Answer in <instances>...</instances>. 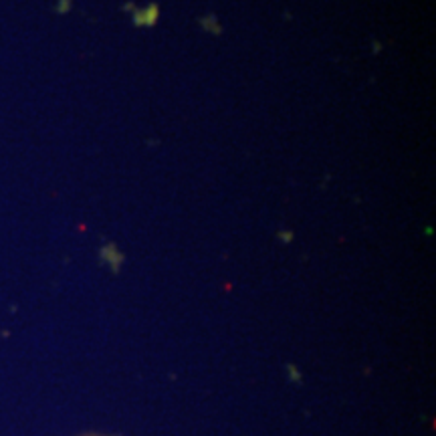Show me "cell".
Instances as JSON below:
<instances>
[{
	"instance_id": "1",
	"label": "cell",
	"mask_w": 436,
	"mask_h": 436,
	"mask_svg": "<svg viewBox=\"0 0 436 436\" xmlns=\"http://www.w3.org/2000/svg\"><path fill=\"white\" fill-rule=\"evenodd\" d=\"M133 21H135V25H146V27L154 25V23L157 21V6L152 4V6H148L146 10H137V12L133 14Z\"/></svg>"
},
{
	"instance_id": "3",
	"label": "cell",
	"mask_w": 436,
	"mask_h": 436,
	"mask_svg": "<svg viewBox=\"0 0 436 436\" xmlns=\"http://www.w3.org/2000/svg\"><path fill=\"white\" fill-rule=\"evenodd\" d=\"M69 6H71V0H59V12H67L69 10Z\"/></svg>"
},
{
	"instance_id": "2",
	"label": "cell",
	"mask_w": 436,
	"mask_h": 436,
	"mask_svg": "<svg viewBox=\"0 0 436 436\" xmlns=\"http://www.w3.org/2000/svg\"><path fill=\"white\" fill-rule=\"evenodd\" d=\"M202 27L206 29V31H212V32H220V27H218V23H216V18L214 16H206V18H202Z\"/></svg>"
}]
</instances>
